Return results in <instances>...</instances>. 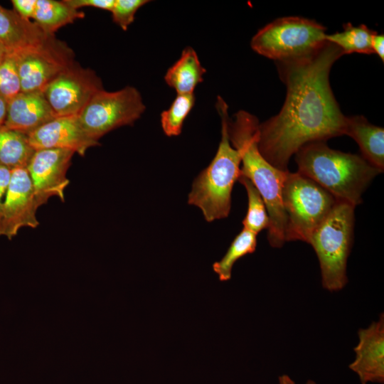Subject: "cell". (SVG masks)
Masks as SVG:
<instances>
[{
	"label": "cell",
	"instance_id": "obj_4",
	"mask_svg": "<svg viewBox=\"0 0 384 384\" xmlns=\"http://www.w3.org/2000/svg\"><path fill=\"white\" fill-rule=\"evenodd\" d=\"M221 119V139L210 164L193 182L188 203L199 208L208 222L227 218L231 193L240 174L241 156L228 135V105L220 96L215 105Z\"/></svg>",
	"mask_w": 384,
	"mask_h": 384
},
{
	"label": "cell",
	"instance_id": "obj_19",
	"mask_svg": "<svg viewBox=\"0 0 384 384\" xmlns=\"http://www.w3.org/2000/svg\"><path fill=\"white\" fill-rule=\"evenodd\" d=\"M84 16L82 11L74 9L65 1L37 0L33 19L45 33L53 36L60 28Z\"/></svg>",
	"mask_w": 384,
	"mask_h": 384
},
{
	"label": "cell",
	"instance_id": "obj_13",
	"mask_svg": "<svg viewBox=\"0 0 384 384\" xmlns=\"http://www.w3.org/2000/svg\"><path fill=\"white\" fill-rule=\"evenodd\" d=\"M28 141L34 150L68 149L83 156L87 150L100 144L82 128L78 116L57 117L29 133Z\"/></svg>",
	"mask_w": 384,
	"mask_h": 384
},
{
	"label": "cell",
	"instance_id": "obj_17",
	"mask_svg": "<svg viewBox=\"0 0 384 384\" xmlns=\"http://www.w3.org/2000/svg\"><path fill=\"white\" fill-rule=\"evenodd\" d=\"M344 134L353 138L362 157L381 173L384 169V129L361 115L346 117Z\"/></svg>",
	"mask_w": 384,
	"mask_h": 384
},
{
	"label": "cell",
	"instance_id": "obj_27",
	"mask_svg": "<svg viewBox=\"0 0 384 384\" xmlns=\"http://www.w3.org/2000/svg\"><path fill=\"white\" fill-rule=\"evenodd\" d=\"M65 2L74 9L78 10L84 6H91L111 11L115 0H64Z\"/></svg>",
	"mask_w": 384,
	"mask_h": 384
},
{
	"label": "cell",
	"instance_id": "obj_33",
	"mask_svg": "<svg viewBox=\"0 0 384 384\" xmlns=\"http://www.w3.org/2000/svg\"><path fill=\"white\" fill-rule=\"evenodd\" d=\"M9 54V51L1 45H0V64L4 60Z\"/></svg>",
	"mask_w": 384,
	"mask_h": 384
},
{
	"label": "cell",
	"instance_id": "obj_21",
	"mask_svg": "<svg viewBox=\"0 0 384 384\" xmlns=\"http://www.w3.org/2000/svg\"><path fill=\"white\" fill-rule=\"evenodd\" d=\"M343 27L341 32L326 34L325 40L338 46L343 55L353 53L373 54L371 41L376 31L364 24L354 26L347 23Z\"/></svg>",
	"mask_w": 384,
	"mask_h": 384
},
{
	"label": "cell",
	"instance_id": "obj_7",
	"mask_svg": "<svg viewBox=\"0 0 384 384\" xmlns=\"http://www.w3.org/2000/svg\"><path fill=\"white\" fill-rule=\"evenodd\" d=\"M326 28L301 16L282 17L260 29L250 41L257 53L277 61L304 57L324 42Z\"/></svg>",
	"mask_w": 384,
	"mask_h": 384
},
{
	"label": "cell",
	"instance_id": "obj_29",
	"mask_svg": "<svg viewBox=\"0 0 384 384\" xmlns=\"http://www.w3.org/2000/svg\"><path fill=\"white\" fill-rule=\"evenodd\" d=\"M11 176V170L0 166V220L3 203Z\"/></svg>",
	"mask_w": 384,
	"mask_h": 384
},
{
	"label": "cell",
	"instance_id": "obj_6",
	"mask_svg": "<svg viewBox=\"0 0 384 384\" xmlns=\"http://www.w3.org/2000/svg\"><path fill=\"white\" fill-rule=\"evenodd\" d=\"M337 200L311 178L288 171L282 189L285 241H307Z\"/></svg>",
	"mask_w": 384,
	"mask_h": 384
},
{
	"label": "cell",
	"instance_id": "obj_16",
	"mask_svg": "<svg viewBox=\"0 0 384 384\" xmlns=\"http://www.w3.org/2000/svg\"><path fill=\"white\" fill-rule=\"evenodd\" d=\"M53 37L45 33L34 22L23 18L14 9L0 5V45L9 53L39 46Z\"/></svg>",
	"mask_w": 384,
	"mask_h": 384
},
{
	"label": "cell",
	"instance_id": "obj_31",
	"mask_svg": "<svg viewBox=\"0 0 384 384\" xmlns=\"http://www.w3.org/2000/svg\"><path fill=\"white\" fill-rule=\"evenodd\" d=\"M7 103L4 99L0 97V127L4 126L6 121Z\"/></svg>",
	"mask_w": 384,
	"mask_h": 384
},
{
	"label": "cell",
	"instance_id": "obj_11",
	"mask_svg": "<svg viewBox=\"0 0 384 384\" xmlns=\"http://www.w3.org/2000/svg\"><path fill=\"white\" fill-rule=\"evenodd\" d=\"M74 154L62 149L35 150L26 169L39 207L55 196L64 202L65 190L70 183L67 172Z\"/></svg>",
	"mask_w": 384,
	"mask_h": 384
},
{
	"label": "cell",
	"instance_id": "obj_26",
	"mask_svg": "<svg viewBox=\"0 0 384 384\" xmlns=\"http://www.w3.org/2000/svg\"><path fill=\"white\" fill-rule=\"evenodd\" d=\"M149 2L146 0H115L110 11L112 20L122 30L127 31L134 21V16L139 8Z\"/></svg>",
	"mask_w": 384,
	"mask_h": 384
},
{
	"label": "cell",
	"instance_id": "obj_3",
	"mask_svg": "<svg viewBox=\"0 0 384 384\" xmlns=\"http://www.w3.org/2000/svg\"><path fill=\"white\" fill-rule=\"evenodd\" d=\"M299 174L311 178L337 201L356 208L372 180L381 172L361 156L328 146L326 142H314L294 154Z\"/></svg>",
	"mask_w": 384,
	"mask_h": 384
},
{
	"label": "cell",
	"instance_id": "obj_15",
	"mask_svg": "<svg viewBox=\"0 0 384 384\" xmlns=\"http://www.w3.org/2000/svg\"><path fill=\"white\" fill-rule=\"evenodd\" d=\"M55 117L42 92H21L7 103L4 126L28 135Z\"/></svg>",
	"mask_w": 384,
	"mask_h": 384
},
{
	"label": "cell",
	"instance_id": "obj_24",
	"mask_svg": "<svg viewBox=\"0 0 384 384\" xmlns=\"http://www.w3.org/2000/svg\"><path fill=\"white\" fill-rule=\"evenodd\" d=\"M194 103L193 94L177 95L169 108L161 112V125L166 136H178L181 133L183 122Z\"/></svg>",
	"mask_w": 384,
	"mask_h": 384
},
{
	"label": "cell",
	"instance_id": "obj_32",
	"mask_svg": "<svg viewBox=\"0 0 384 384\" xmlns=\"http://www.w3.org/2000/svg\"><path fill=\"white\" fill-rule=\"evenodd\" d=\"M278 384H295L294 380L287 375H282L279 377ZM305 384H316L313 380H308Z\"/></svg>",
	"mask_w": 384,
	"mask_h": 384
},
{
	"label": "cell",
	"instance_id": "obj_23",
	"mask_svg": "<svg viewBox=\"0 0 384 384\" xmlns=\"http://www.w3.org/2000/svg\"><path fill=\"white\" fill-rule=\"evenodd\" d=\"M244 186L247 194V210L242 220L243 228L257 234L267 229L270 218L263 198L252 183L240 174L238 180Z\"/></svg>",
	"mask_w": 384,
	"mask_h": 384
},
{
	"label": "cell",
	"instance_id": "obj_2",
	"mask_svg": "<svg viewBox=\"0 0 384 384\" xmlns=\"http://www.w3.org/2000/svg\"><path fill=\"white\" fill-rule=\"evenodd\" d=\"M257 118L240 110L228 122V135L232 146L241 156L240 175L247 178L263 198L270 218L267 240L272 247L280 248L286 242V217L282 203V189L289 171L277 169L262 155L258 148Z\"/></svg>",
	"mask_w": 384,
	"mask_h": 384
},
{
	"label": "cell",
	"instance_id": "obj_30",
	"mask_svg": "<svg viewBox=\"0 0 384 384\" xmlns=\"http://www.w3.org/2000/svg\"><path fill=\"white\" fill-rule=\"evenodd\" d=\"M371 47L373 53L378 55V56L384 61V36L383 34H378L377 32L374 34L371 41Z\"/></svg>",
	"mask_w": 384,
	"mask_h": 384
},
{
	"label": "cell",
	"instance_id": "obj_28",
	"mask_svg": "<svg viewBox=\"0 0 384 384\" xmlns=\"http://www.w3.org/2000/svg\"><path fill=\"white\" fill-rule=\"evenodd\" d=\"M37 0H12L14 9L24 19L33 18Z\"/></svg>",
	"mask_w": 384,
	"mask_h": 384
},
{
	"label": "cell",
	"instance_id": "obj_14",
	"mask_svg": "<svg viewBox=\"0 0 384 384\" xmlns=\"http://www.w3.org/2000/svg\"><path fill=\"white\" fill-rule=\"evenodd\" d=\"M358 343L354 347V361L349 368L362 384L384 382V316L358 331Z\"/></svg>",
	"mask_w": 384,
	"mask_h": 384
},
{
	"label": "cell",
	"instance_id": "obj_10",
	"mask_svg": "<svg viewBox=\"0 0 384 384\" xmlns=\"http://www.w3.org/2000/svg\"><path fill=\"white\" fill-rule=\"evenodd\" d=\"M102 90V81L94 71L74 63L52 80L43 93L57 117H67L78 116Z\"/></svg>",
	"mask_w": 384,
	"mask_h": 384
},
{
	"label": "cell",
	"instance_id": "obj_18",
	"mask_svg": "<svg viewBox=\"0 0 384 384\" xmlns=\"http://www.w3.org/2000/svg\"><path fill=\"white\" fill-rule=\"evenodd\" d=\"M206 73L195 50L186 47L178 60L167 70L164 80L177 95L193 94L196 86L203 81Z\"/></svg>",
	"mask_w": 384,
	"mask_h": 384
},
{
	"label": "cell",
	"instance_id": "obj_22",
	"mask_svg": "<svg viewBox=\"0 0 384 384\" xmlns=\"http://www.w3.org/2000/svg\"><path fill=\"white\" fill-rule=\"evenodd\" d=\"M256 247L257 234L243 228L234 238L223 258L213 265V270L218 275L219 279L229 280L236 261L254 252Z\"/></svg>",
	"mask_w": 384,
	"mask_h": 384
},
{
	"label": "cell",
	"instance_id": "obj_8",
	"mask_svg": "<svg viewBox=\"0 0 384 384\" xmlns=\"http://www.w3.org/2000/svg\"><path fill=\"white\" fill-rule=\"evenodd\" d=\"M145 109L140 92L134 87L127 86L114 92L103 89L92 97L78 119L85 132L98 141L114 129L134 124Z\"/></svg>",
	"mask_w": 384,
	"mask_h": 384
},
{
	"label": "cell",
	"instance_id": "obj_20",
	"mask_svg": "<svg viewBox=\"0 0 384 384\" xmlns=\"http://www.w3.org/2000/svg\"><path fill=\"white\" fill-rule=\"evenodd\" d=\"M34 151L26 134L0 127V166L11 171L26 168Z\"/></svg>",
	"mask_w": 384,
	"mask_h": 384
},
{
	"label": "cell",
	"instance_id": "obj_12",
	"mask_svg": "<svg viewBox=\"0 0 384 384\" xmlns=\"http://www.w3.org/2000/svg\"><path fill=\"white\" fill-rule=\"evenodd\" d=\"M38 208L26 168L12 170L3 203L0 236L11 239L22 228H37L39 225L36 216Z\"/></svg>",
	"mask_w": 384,
	"mask_h": 384
},
{
	"label": "cell",
	"instance_id": "obj_9",
	"mask_svg": "<svg viewBox=\"0 0 384 384\" xmlns=\"http://www.w3.org/2000/svg\"><path fill=\"white\" fill-rule=\"evenodd\" d=\"M13 54L22 92H43L52 80L75 63L72 50L55 37L43 45Z\"/></svg>",
	"mask_w": 384,
	"mask_h": 384
},
{
	"label": "cell",
	"instance_id": "obj_5",
	"mask_svg": "<svg viewBox=\"0 0 384 384\" xmlns=\"http://www.w3.org/2000/svg\"><path fill=\"white\" fill-rule=\"evenodd\" d=\"M354 209L337 201L307 241L318 257L323 287L330 292L342 289L348 282L347 260L353 240Z\"/></svg>",
	"mask_w": 384,
	"mask_h": 384
},
{
	"label": "cell",
	"instance_id": "obj_1",
	"mask_svg": "<svg viewBox=\"0 0 384 384\" xmlns=\"http://www.w3.org/2000/svg\"><path fill=\"white\" fill-rule=\"evenodd\" d=\"M343 55L327 41L304 57L275 62L287 95L279 113L258 127V148L273 166L288 171L290 158L306 144L344 135L346 116L329 75Z\"/></svg>",
	"mask_w": 384,
	"mask_h": 384
},
{
	"label": "cell",
	"instance_id": "obj_25",
	"mask_svg": "<svg viewBox=\"0 0 384 384\" xmlns=\"http://www.w3.org/2000/svg\"><path fill=\"white\" fill-rule=\"evenodd\" d=\"M21 92L16 57L9 53L0 64V97L7 102Z\"/></svg>",
	"mask_w": 384,
	"mask_h": 384
}]
</instances>
